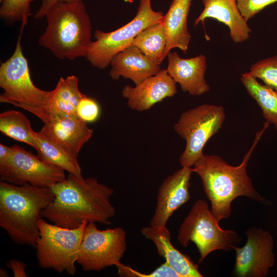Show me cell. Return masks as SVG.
Returning <instances> with one entry per match:
<instances>
[{"mask_svg":"<svg viewBox=\"0 0 277 277\" xmlns=\"http://www.w3.org/2000/svg\"><path fill=\"white\" fill-rule=\"evenodd\" d=\"M204 9L195 19L194 26L212 18L226 26L229 35L235 43L249 39L252 32L247 21L241 13L236 0H202Z\"/></svg>","mask_w":277,"mask_h":277,"instance_id":"17","label":"cell"},{"mask_svg":"<svg viewBox=\"0 0 277 277\" xmlns=\"http://www.w3.org/2000/svg\"><path fill=\"white\" fill-rule=\"evenodd\" d=\"M269 124L266 122L263 129L256 132L251 147L239 165L231 166L216 155L203 154L192 166L193 172L202 180L204 192L211 203V211L219 222L230 217L231 203L239 196H246L267 205L272 204L254 189L247 173L251 154Z\"/></svg>","mask_w":277,"mask_h":277,"instance_id":"2","label":"cell"},{"mask_svg":"<svg viewBox=\"0 0 277 277\" xmlns=\"http://www.w3.org/2000/svg\"><path fill=\"white\" fill-rule=\"evenodd\" d=\"M163 15L152 9L151 0H140L135 17L127 24L110 32L95 30V40L91 42L86 58L93 67L106 68L116 53L130 46L143 30L161 22Z\"/></svg>","mask_w":277,"mask_h":277,"instance_id":"9","label":"cell"},{"mask_svg":"<svg viewBox=\"0 0 277 277\" xmlns=\"http://www.w3.org/2000/svg\"><path fill=\"white\" fill-rule=\"evenodd\" d=\"M34 0H3L1 17L9 22H28L31 13V4Z\"/></svg>","mask_w":277,"mask_h":277,"instance_id":"27","label":"cell"},{"mask_svg":"<svg viewBox=\"0 0 277 277\" xmlns=\"http://www.w3.org/2000/svg\"><path fill=\"white\" fill-rule=\"evenodd\" d=\"M247 240L236 252L233 274L238 277H266L275 263L273 239L268 231L253 227L246 231Z\"/></svg>","mask_w":277,"mask_h":277,"instance_id":"12","label":"cell"},{"mask_svg":"<svg viewBox=\"0 0 277 277\" xmlns=\"http://www.w3.org/2000/svg\"><path fill=\"white\" fill-rule=\"evenodd\" d=\"M192 172V167H182L163 181L158 189L156 207L150 226H166L173 213L189 200Z\"/></svg>","mask_w":277,"mask_h":277,"instance_id":"13","label":"cell"},{"mask_svg":"<svg viewBox=\"0 0 277 277\" xmlns=\"http://www.w3.org/2000/svg\"><path fill=\"white\" fill-rule=\"evenodd\" d=\"M240 80L249 95L260 106L266 122L273 124L277 130V92L260 83L248 72L243 73Z\"/></svg>","mask_w":277,"mask_h":277,"instance_id":"23","label":"cell"},{"mask_svg":"<svg viewBox=\"0 0 277 277\" xmlns=\"http://www.w3.org/2000/svg\"><path fill=\"white\" fill-rule=\"evenodd\" d=\"M39 44L60 60L86 57L91 43L90 19L83 0L58 2L46 14Z\"/></svg>","mask_w":277,"mask_h":277,"instance_id":"4","label":"cell"},{"mask_svg":"<svg viewBox=\"0 0 277 277\" xmlns=\"http://www.w3.org/2000/svg\"><path fill=\"white\" fill-rule=\"evenodd\" d=\"M0 131L8 137L28 144L38 150L35 132L29 120L21 111L8 110L1 113Z\"/></svg>","mask_w":277,"mask_h":277,"instance_id":"24","label":"cell"},{"mask_svg":"<svg viewBox=\"0 0 277 277\" xmlns=\"http://www.w3.org/2000/svg\"><path fill=\"white\" fill-rule=\"evenodd\" d=\"M35 135L38 147L37 156L41 160L69 173L82 176L77 156L39 132H35Z\"/></svg>","mask_w":277,"mask_h":277,"instance_id":"22","label":"cell"},{"mask_svg":"<svg viewBox=\"0 0 277 277\" xmlns=\"http://www.w3.org/2000/svg\"><path fill=\"white\" fill-rule=\"evenodd\" d=\"M130 45L136 46L148 57L161 64L166 46V34L162 21L141 31Z\"/></svg>","mask_w":277,"mask_h":277,"instance_id":"25","label":"cell"},{"mask_svg":"<svg viewBox=\"0 0 277 277\" xmlns=\"http://www.w3.org/2000/svg\"><path fill=\"white\" fill-rule=\"evenodd\" d=\"M166 70L181 89L193 96L202 95L210 90L205 79L207 58L200 54L191 58L181 57L176 52H169L167 56Z\"/></svg>","mask_w":277,"mask_h":277,"instance_id":"15","label":"cell"},{"mask_svg":"<svg viewBox=\"0 0 277 277\" xmlns=\"http://www.w3.org/2000/svg\"><path fill=\"white\" fill-rule=\"evenodd\" d=\"M12 147L0 144V164L4 163L12 153Z\"/></svg>","mask_w":277,"mask_h":277,"instance_id":"33","label":"cell"},{"mask_svg":"<svg viewBox=\"0 0 277 277\" xmlns=\"http://www.w3.org/2000/svg\"><path fill=\"white\" fill-rule=\"evenodd\" d=\"M76 0H41V4L35 14L34 17L36 19H40L43 17H45L46 14L51 6L58 2H70Z\"/></svg>","mask_w":277,"mask_h":277,"instance_id":"32","label":"cell"},{"mask_svg":"<svg viewBox=\"0 0 277 277\" xmlns=\"http://www.w3.org/2000/svg\"><path fill=\"white\" fill-rule=\"evenodd\" d=\"M127 249L126 231L122 227L100 230L87 223L78 250L76 263L85 271H99L118 266Z\"/></svg>","mask_w":277,"mask_h":277,"instance_id":"10","label":"cell"},{"mask_svg":"<svg viewBox=\"0 0 277 277\" xmlns=\"http://www.w3.org/2000/svg\"><path fill=\"white\" fill-rule=\"evenodd\" d=\"M100 107L97 102L86 95L81 99L77 106V115L87 123L95 122L100 115Z\"/></svg>","mask_w":277,"mask_h":277,"instance_id":"29","label":"cell"},{"mask_svg":"<svg viewBox=\"0 0 277 277\" xmlns=\"http://www.w3.org/2000/svg\"><path fill=\"white\" fill-rule=\"evenodd\" d=\"M109 74L113 80L121 77L131 80L137 85L157 74L160 64L146 56L137 47L130 45L116 53L110 62Z\"/></svg>","mask_w":277,"mask_h":277,"instance_id":"18","label":"cell"},{"mask_svg":"<svg viewBox=\"0 0 277 277\" xmlns=\"http://www.w3.org/2000/svg\"><path fill=\"white\" fill-rule=\"evenodd\" d=\"M49 188L0 182V226L13 242L35 246L41 212L53 200Z\"/></svg>","mask_w":277,"mask_h":277,"instance_id":"3","label":"cell"},{"mask_svg":"<svg viewBox=\"0 0 277 277\" xmlns=\"http://www.w3.org/2000/svg\"><path fill=\"white\" fill-rule=\"evenodd\" d=\"M222 106L204 104L183 112L174 124L176 132L186 141L179 157L182 167H192L204 154L208 140L222 128L225 120Z\"/></svg>","mask_w":277,"mask_h":277,"instance_id":"8","label":"cell"},{"mask_svg":"<svg viewBox=\"0 0 277 277\" xmlns=\"http://www.w3.org/2000/svg\"><path fill=\"white\" fill-rule=\"evenodd\" d=\"M26 24L22 23L13 54L1 64L0 87L4 92L0 95V102L28 111L45 123L50 120L47 105L51 91L37 88L31 80L28 62L23 54L21 44Z\"/></svg>","mask_w":277,"mask_h":277,"instance_id":"5","label":"cell"},{"mask_svg":"<svg viewBox=\"0 0 277 277\" xmlns=\"http://www.w3.org/2000/svg\"><path fill=\"white\" fill-rule=\"evenodd\" d=\"M44 125L39 132L77 156L93 130L77 115L55 117Z\"/></svg>","mask_w":277,"mask_h":277,"instance_id":"16","label":"cell"},{"mask_svg":"<svg viewBox=\"0 0 277 277\" xmlns=\"http://www.w3.org/2000/svg\"><path fill=\"white\" fill-rule=\"evenodd\" d=\"M12 147L11 155L0 164L1 181L16 185L28 183L50 188L66 179L63 169L42 161L20 146L14 144Z\"/></svg>","mask_w":277,"mask_h":277,"instance_id":"11","label":"cell"},{"mask_svg":"<svg viewBox=\"0 0 277 277\" xmlns=\"http://www.w3.org/2000/svg\"><path fill=\"white\" fill-rule=\"evenodd\" d=\"M117 273L122 276L128 277H180V275L166 262L162 264L152 272L145 273L134 270L121 263L116 266Z\"/></svg>","mask_w":277,"mask_h":277,"instance_id":"28","label":"cell"},{"mask_svg":"<svg viewBox=\"0 0 277 277\" xmlns=\"http://www.w3.org/2000/svg\"><path fill=\"white\" fill-rule=\"evenodd\" d=\"M240 11L248 22L277 0H236Z\"/></svg>","mask_w":277,"mask_h":277,"instance_id":"30","label":"cell"},{"mask_svg":"<svg viewBox=\"0 0 277 277\" xmlns=\"http://www.w3.org/2000/svg\"><path fill=\"white\" fill-rule=\"evenodd\" d=\"M88 222L70 229L50 224L43 218L37 223L38 236L35 246L41 268L74 275L78 250Z\"/></svg>","mask_w":277,"mask_h":277,"instance_id":"7","label":"cell"},{"mask_svg":"<svg viewBox=\"0 0 277 277\" xmlns=\"http://www.w3.org/2000/svg\"><path fill=\"white\" fill-rule=\"evenodd\" d=\"M192 0H173L162 22L166 34L164 59L174 48L186 53L191 41L187 19Z\"/></svg>","mask_w":277,"mask_h":277,"instance_id":"20","label":"cell"},{"mask_svg":"<svg viewBox=\"0 0 277 277\" xmlns=\"http://www.w3.org/2000/svg\"><path fill=\"white\" fill-rule=\"evenodd\" d=\"M3 0H0V3H1Z\"/></svg>","mask_w":277,"mask_h":277,"instance_id":"35","label":"cell"},{"mask_svg":"<svg viewBox=\"0 0 277 277\" xmlns=\"http://www.w3.org/2000/svg\"><path fill=\"white\" fill-rule=\"evenodd\" d=\"M78 78L74 75L61 77L51 91L47 105L50 120L55 117L77 115L78 102L86 95L78 87Z\"/></svg>","mask_w":277,"mask_h":277,"instance_id":"21","label":"cell"},{"mask_svg":"<svg viewBox=\"0 0 277 277\" xmlns=\"http://www.w3.org/2000/svg\"><path fill=\"white\" fill-rule=\"evenodd\" d=\"M177 93L176 83L166 69H161L134 87L126 85L122 96L127 100L128 107L139 112L150 109L155 104Z\"/></svg>","mask_w":277,"mask_h":277,"instance_id":"14","label":"cell"},{"mask_svg":"<svg viewBox=\"0 0 277 277\" xmlns=\"http://www.w3.org/2000/svg\"><path fill=\"white\" fill-rule=\"evenodd\" d=\"M49 188L54 198L41 216L58 226L73 229L85 222L109 225L115 214L111 202L114 190L95 177L69 173L65 180Z\"/></svg>","mask_w":277,"mask_h":277,"instance_id":"1","label":"cell"},{"mask_svg":"<svg viewBox=\"0 0 277 277\" xmlns=\"http://www.w3.org/2000/svg\"><path fill=\"white\" fill-rule=\"evenodd\" d=\"M7 267L10 268L14 277H27L28 275L25 271L27 265L17 260H9L6 264Z\"/></svg>","mask_w":277,"mask_h":277,"instance_id":"31","label":"cell"},{"mask_svg":"<svg viewBox=\"0 0 277 277\" xmlns=\"http://www.w3.org/2000/svg\"><path fill=\"white\" fill-rule=\"evenodd\" d=\"M0 276L1 277L9 276L8 273L5 269L3 268L2 269L1 268L0 269Z\"/></svg>","mask_w":277,"mask_h":277,"instance_id":"34","label":"cell"},{"mask_svg":"<svg viewBox=\"0 0 277 277\" xmlns=\"http://www.w3.org/2000/svg\"><path fill=\"white\" fill-rule=\"evenodd\" d=\"M219 222L207 203L198 200L180 226L177 241L185 247L190 241L195 244L200 254L199 263L214 251L234 249L241 241L235 231L223 229Z\"/></svg>","mask_w":277,"mask_h":277,"instance_id":"6","label":"cell"},{"mask_svg":"<svg viewBox=\"0 0 277 277\" xmlns=\"http://www.w3.org/2000/svg\"><path fill=\"white\" fill-rule=\"evenodd\" d=\"M248 72L277 92V55L255 63Z\"/></svg>","mask_w":277,"mask_h":277,"instance_id":"26","label":"cell"},{"mask_svg":"<svg viewBox=\"0 0 277 277\" xmlns=\"http://www.w3.org/2000/svg\"><path fill=\"white\" fill-rule=\"evenodd\" d=\"M142 234L155 245L158 255L163 257L180 277H202L198 265L190 258L182 253L172 245L171 233L167 226L145 227Z\"/></svg>","mask_w":277,"mask_h":277,"instance_id":"19","label":"cell"}]
</instances>
